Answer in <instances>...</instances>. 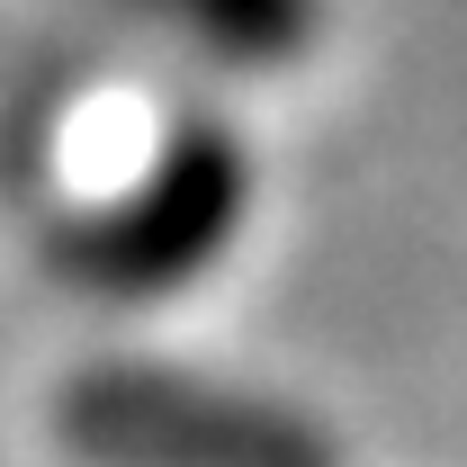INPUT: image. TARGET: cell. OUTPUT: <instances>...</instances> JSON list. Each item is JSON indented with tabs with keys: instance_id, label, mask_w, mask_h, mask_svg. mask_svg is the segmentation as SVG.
Segmentation results:
<instances>
[{
	"instance_id": "1",
	"label": "cell",
	"mask_w": 467,
	"mask_h": 467,
	"mask_svg": "<svg viewBox=\"0 0 467 467\" xmlns=\"http://www.w3.org/2000/svg\"><path fill=\"white\" fill-rule=\"evenodd\" d=\"M55 431L81 467H342V441L315 413L162 359L81 368L55 396Z\"/></svg>"
},
{
	"instance_id": "2",
	"label": "cell",
	"mask_w": 467,
	"mask_h": 467,
	"mask_svg": "<svg viewBox=\"0 0 467 467\" xmlns=\"http://www.w3.org/2000/svg\"><path fill=\"white\" fill-rule=\"evenodd\" d=\"M243 207H252L243 144L216 117H189V126H171V144L153 153V171L126 198H109L99 216L63 234V270L99 296H162L234 243Z\"/></svg>"
},
{
	"instance_id": "3",
	"label": "cell",
	"mask_w": 467,
	"mask_h": 467,
	"mask_svg": "<svg viewBox=\"0 0 467 467\" xmlns=\"http://www.w3.org/2000/svg\"><path fill=\"white\" fill-rule=\"evenodd\" d=\"M117 9L180 27L198 55L234 63V72H279V63L315 55V36H324V0H117Z\"/></svg>"
}]
</instances>
